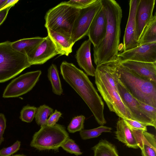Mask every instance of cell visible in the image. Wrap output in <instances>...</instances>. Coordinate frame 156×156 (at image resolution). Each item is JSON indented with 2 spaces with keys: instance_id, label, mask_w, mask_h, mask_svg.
<instances>
[{
  "instance_id": "cell-1",
  "label": "cell",
  "mask_w": 156,
  "mask_h": 156,
  "mask_svg": "<svg viewBox=\"0 0 156 156\" xmlns=\"http://www.w3.org/2000/svg\"><path fill=\"white\" fill-rule=\"evenodd\" d=\"M101 2L107 25L103 39L93 48L94 61L97 66L117 59L122 16L121 8L115 1L101 0Z\"/></svg>"
},
{
  "instance_id": "cell-26",
  "label": "cell",
  "mask_w": 156,
  "mask_h": 156,
  "mask_svg": "<svg viewBox=\"0 0 156 156\" xmlns=\"http://www.w3.org/2000/svg\"><path fill=\"white\" fill-rule=\"evenodd\" d=\"M111 127L103 125L93 129L83 130L80 132V135L83 140H87L97 137L103 132H111Z\"/></svg>"
},
{
  "instance_id": "cell-13",
  "label": "cell",
  "mask_w": 156,
  "mask_h": 156,
  "mask_svg": "<svg viewBox=\"0 0 156 156\" xmlns=\"http://www.w3.org/2000/svg\"><path fill=\"white\" fill-rule=\"evenodd\" d=\"M139 0L129 2V11L123 36V51H128L139 46L136 37L135 16Z\"/></svg>"
},
{
  "instance_id": "cell-2",
  "label": "cell",
  "mask_w": 156,
  "mask_h": 156,
  "mask_svg": "<svg viewBox=\"0 0 156 156\" xmlns=\"http://www.w3.org/2000/svg\"><path fill=\"white\" fill-rule=\"evenodd\" d=\"M60 69L64 80L83 99L98 124L106 123L104 102L87 75L73 63L65 61L61 63Z\"/></svg>"
},
{
  "instance_id": "cell-22",
  "label": "cell",
  "mask_w": 156,
  "mask_h": 156,
  "mask_svg": "<svg viewBox=\"0 0 156 156\" xmlns=\"http://www.w3.org/2000/svg\"><path fill=\"white\" fill-rule=\"evenodd\" d=\"M139 46L156 42V14H154L144 30L138 41Z\"/></svg>"
},
{
  "instance_id": "cell-27",
  "label": "cell",
  "mask_w": 156,
  "mask_h": 156,
  "mask_svg": "<svg viewBox=\"0 0 156 156\" xmlns=\"http://www.w3.org/2000/svg\"><path fill=\"white\" fill-rule=\"evenodd\" d=\"M85 119V117L83 115L73 118L67 127L68 131L73 133L83 130Z\"/></svg>"
},
{
  "instance_id": "cell-28",
  "label": "cell",
  "mask_w": 156,
  "mask_h": 156,
  "mask_svg": "<svg viewBox=\"0 0 156 156\" xmlns=\"http://www.w3.org/2000/svg\"><path fill=\"white\" fill-rule=\"evenodd\" d=\"M37 110V108L34 106H24L20 112V119L25 122H31L35 117Z\"/></svg>"
},
{
  "instance_id": "cell-18",
  "label": "cell",
  "mask_w": 156,
  "mask_h": 156,
  "mask_svg": "<svg viewBox=\"0 0 156 156\" xmlns=\"http://www.w3.org/2000/svg\"><path fill=\"white\" fill-rule=\"evenodd\" d=\"M91 42L88 39L84 41L76 52L75 57L80 67L87 75L94 76L96 69L92 62L90 53Z\"/></svg>"
},
{
  "instance_id": "cell-4",
  "label": "cell",
  "mask_w": 156,
  "mask_h": 156,
  "mask_svg": "<svg viewBox=\"0 0 156 156\" xmlns=\"http://www.w3.org/2000/svg\"><path fill=\"white\" fill-rule=\"evenodd\" d=\"M115 72L117 78L133 97L156 108V83L133 73L123 66L117 59Z\"/></svg>"
},
{
  "instance_id": "cell-7",
  "label": "cell",
  "mask_w": 156,
  "mask_h": 156,
  "mask_svg": "<svg viewBox=\"0 0 156 156\" xmlns=\"http://www.w3.org/2000/svg\"><path fill=\"white\" fill-rule=\"evenodd\" d=\"M69 138V134L64 126L57 124L53 126L46 125L41 126L34 134L30 145L40 151L56 150Z\"/></svg>"
},
{
  "instance_id": "cell-5",
  "label": "cell",
  "mask_w": 156,
  "mask_h": 156,
  "mask_svg": "<svg viewBox=\"0 0 156 156\" xmlns=\"http://www.w3.org/2000/svg\"><path fill=\"white\" fill-rule=\"evenodd\" d=\"M80 10L61 2L47 12L44 26L47 29L52 30L71 38Z\"/></svg>"
},
{
  "instance_id": "cell-35",
  "label": "cell",
  "mask_w": 156,
  "mask_h": 156,
  "mask_svg": "<svg viewBox=\"0 0 156 156\" xmlns=\"http://www.w3.org/2000/svg\"><path fill=\"white\" fill-rule=\"evenodd\" d=\"M6 127V119L4 115L0 113V145L4 140L3 135Z\"/></svg>"
},
{
  "instance_id": "cell-24",
  "label": "cell",
  "mask_w": 156,
  "mask_h": 156,
  "mask_svg": "<svg viewBox=\"0 0 156 156\" xmlns=\"http://www.w3.org/2000/svg\"><path fill=\"white\" fill-rule=\"evenodd\" d=\"M47 76L52 86V91L55 94L60 95L63 92L57 66L52 64L48 70Z\"/></svg>"
},
{
  "instance_id": "cell-39",
  "label": "cell",
  "mask_w": 156,
  "mask_h": 156,
  "mask_svg": "<svg viewBox=\"0 0 156 156\" xmlns=\"http://www.w3.org/2000/svg\"><path fill=\"white\" fill-rule=\"evenodd\" d=\"M26 156L24 155L23 154H16L12 156Z\"/></svg>"
},
{
  "instance_id": "cell-11",
  "label": "cell",
  "mask_w": 156,
  "mask_h": 156,
  "mask_svg": "<svg viewBox=\"0 0 156 156\" xmlns=\"http://www.w3.org/2000/svg\"><path fill=\"white\" fill-rule=\"evenodd\" d=\"M120 62L130 60L146 62H156V42L140 45L118 54Z\"/></svg>"
},
{
  "instance_id": "cell-8",
  "label": "cell",
  "mask_w": 156,
  "mask_h": 156,
  "mask_svg": "<svg viewBox=\"0 0 156 156\" xmlns=\"http://www.w3.org/2000/svg\"><path fill=\"white\" fill-rule=\"evenodd\" d=\"M40 70L28 72L12 80L7 86L2 97L5 98L21 96L31 90L38 81Z\"/></svg>"
},
{
  "instance_id": "cell-30",
  "label": "cell",
  "mask_w": 156,
  "mask_h": 156,
  "mask_svg": "<svg viewBox=\"0 0 156 156\" xmlns=\"http://www.w3.org/2000/svg\"><path fill=\"white\" fill-rule=\"evenodd\" d=\"M138 102L141 110L154 122L156 123V108L139 101Z\"/></svg>"
},
{
  "instance_id": "cell-32",
  "label": "cell",
  "mask_w": 156,
  "mask_h": 156,
  "mask_svg": "<svg viewBox=\"0 0 156 156\" xmlns=\"http://www.w3.org/2000/svg\"><path fill=\"white\" fill-rule=\"evenodd\" d=\"M97 0H71L64 2L67 4L79 9L86 8L93 4Z\"/></svg>"
},
{
  "instance_id": "cell-21",
  "label": "cell",
  "mask_w": 156,
  "mask_h": 156,
  "mask_svg": "<svg viewBox=\"0 0 156 156\" xmlns=\"http://www.w3.org/2000/svg\"><path fill=\"white\" fill-rule=\"evenodd\" d=\"M37 37L21 39L11 42L12 48L16 51L26 55L30 53L44 39Z\"/></svg>"
},
{
  "instance_id": "cell-37",
  "label": "cell",
  "mask_w": 156,
  "mask_h": 156,
  "mask_svg": "<svg viewBox=\"0 0 156 156\" xmlns=\"http://www.w3.org/2000/svg\"><path fill=\"white\" fill-rule=\"evenodd\" d=\"M19 0H6L0 8V11L9 7H12Z\"/></svg>"
},
{
  "instance_id": "cell-16",
  "label": "cell",
  "mask_w": 156,
  "mask_h": 156,
  "mask_svg": "<svg viewBox=\"0 0 156 156\" xmlns=\"http://www.w3.org/2000/svg\"><path fill=\"white\" fill-rule=\"evenodd\" d=\"M119 62L123 66L136 75L156 83V62L127 60Z\"/></svg>"
},
{
  "instance_id": "cell-15",
  "label": "cell",
  "mask_w": 156,
  "mask_h": 156,
  "mask_svg": "<svg viewBox=\"0 0 156 156\" xmlns=\"http://www.w3.org/2000/svg\"><path fill=\"white\" fill-rule=\"evenodd\" d=\"M106 25V16L101 7L94 18L87 34L94 47L97 46L103 39Z\"/></svg>"
},
{
  "instance_id": "cell-20",
  "label": "cell",
  "mask_w": 156,
  "mask_h": 156,
  "mask_svg": "<svg viewBox=\"0 0 156 156\" xmlns=\"http://www.w3.org/2000/svg\"><path fill=\"white\" fill-rule=\"evenodd\" d=\"M47 30L48 36L54 44L58 54L68 56L72 52L74 44L71 38L52 30L47 29Z\"/></svg>"
},
{
  "instance_id": "cell-19",
  "label": "cell",
  "mask_w": 156,
  "mask_h": 156,
  "mask_svg": "<svg viewBox=\"0 0 156 156\" xmlns=\"http://www.w3.org/2000/svg\"><path fill=\"white\" fill-rule=\"evenodd\" d=\"M115 133V138L127 147L135 149L139 148L132 131L125 123L122 118L119 117L117 121Z\"/></svg>"
},
{
  "instance_id": "cell-10",
  "label": "cell",
  "mask_w": 156,
  "mask_h": 156,
  "mask_svg": "<svg viewBox=\"0 0 156 156\" xmlns=\"http://www.w3.org/2000/svg\"><path fill=\"white\" fill-rule=\"evenodd\" d=\"M113 74L119 94L122 101L128 108L132 116V119L142 122L148 126L156 128V123L154 122L140 109L138 101L128 92L121 81L117 78L115 72Z\"/></svg>"
},
{
  "instance_id": "cell-25",
  "label": "cell",
  "mask_w": 156,
  "mask_h": 156,
  "mask_svg": "<svg viewBox=\"0 0 156 156\" xmlns=\"http://www.w3.org/2000/svg\"><path fill=\"white\" fill-rule=\"evenodd\" d=\"M54 112L53 109L45 105L37 108L35 118L36 123L41 126L46 125L49 116Z\"/></svg>"
},
{
  "instance_id": "cell-36",
  "label": "cell",
  "mask_w": 156,
  "mask_h": 156,
  "mask_svg": "<svg viewBox=\"0 0 156 156\" xmlns=\"http://www.w3.org/2000/svg\"><path fill=\"white\" fill-rule=\"evenodd\" d=\"M12 7H9L0 11V26L5 20L9 11Z\"/></svg>"
},
{
  "instance_id": "cell-14",
  "label": "cell",
  "mask_w": 156,
  "mask_h": 156,
  "mask_svg": "<svg viewBox=\"0 0 156 156\" xmlns=\"http://www.w3.org/2000/svg\"><path fill=\"white\" fill-rule=\"evenodd\" d=\"M155 3V0H139L135 16L138 41L153 16Z\"/></svg>"
},
{
  "instance_id": "cell-3",
  "label": "cell",
  "mask_w": 156,
  "mask_h": 156,
  "mask_svg": "<svg viewBox=\"0 0 156 156\" xmlns=\"http://www.w3.org/2000/svg\"><path fill=\"white\" fill-rule=\"evenodd\" d=\"M115 61L97 66L95 83L110 111L119 117L131 119L132 116L119 94L113 74Z\"/></svg>"
},
{
  "instance_id": "cell-33",
  "label": "cell",
  "mask_w": 156,
  "mask_h": 156,
  "mask_svg": "<svg viewBox=\"0 0 156 156\" xmlns=\"http://www.w3.org/2000/svg\"><path fill=\"white\" fill-rule=\"evenodd\" d=\"M20 145L21 142L17 140L12 145L2 149L0 150V156H10L19 150Z\"/></svg>"
},
{
  "instance_id": "cell-9",
  "label": "cell",
  "mask_w": 156,
  "mask_h": 156,
  "mask_svg": "<svg viewBox=\"0 0 156 156\" xmlns=\"http://www.w3.org/2000/svg\"><path fill=\"white\" fill-rule=\"evenodd\" d=\"M102 7L101 0L86 8L80 9L72 32L71 39L73 43L87 35L95 16Z\"/></svg>"
},
{
  "instance_id": "cell-6",
  "label": "cell",
  "mask_w": 156,
  "mask_h": 156,
  "mask_svg": "<svg viewBox=\"0 0 156 156\" xmlns=\"http://www.w3.org/2000/svg\"><path fill=\"white\" fill-rule=\"evenodd\" d=\"M31 66L27 56L15 50L11 42L0 43V83L14 77Z\"/></svg>"
},
{
  "instance_id": "cell-17",
  "label": "cell",
  "mask_w": 156,
  "mask_h": 156,
  "mask_svg": "<svg viewBox=\"0 0 156 156\" xmlns=\"http://www.w3.org/2000/svg\"><path fill=\"white\" fill-rule=\"evenodd\" d=\"M141 151L142 156H156L155 136L147 131L130 129Z\"/></svg>"
},
{
  "instance_id": "cell-31",
  "label": "cell",
  "mask_w": 156,
  "mask_h": 156,
  "mask_svg": "<svg viewBox=\"0 0 156 156\" xmlns=\"http://www.w3.org/2000/svg\"><path fill=\"white\" fill-rule=\"evenodd\" d=\"M123 119L126 125L131 129L147 131L148 126L144 123L131 119Z\"/></svg>"
},
{
  "instance_id": "cell-34",
  "label": "cell",
  "mask_w": 156,
  "mask_h": 156,
  "mask_svg": "<svg viewBox=\"0 0 156 156\" xmlns=\"http://www.w3.org/2000/svg\"><path fill=\"white\" fill-rule=\"evenodd\" d=\"M62 115V113L60 112L55 110L54 112L48 119L46 125L48 126H53L55 125L58 121Z\"/></svg>"
},
{
  "instance_id": "cell-23",
  "label": "cell",
  "mask_w": 156,
  "mask_h": 156,
  "mask_svg": "<svg viewBox=\"0 0 156 156\" xmlns=\"http://www.w3.org/2000/svg\"><path fill=\"white\" fill-rule=\"evenodd\" d=\"M94 156H119L115 146L105 140H101L91 148Z\"/></svg>"
},
{
  "instance_id": "cell-38",
  "label": "cell",
  "mask_w": 156,
  "mask_h": 156,
  "mask_svg": "<svg viewBox=\"0 0 156 156\" xmlns=\"http://www.w3.org/2000/svg\"><path fill=\"white\" fill-rule=\"evenodd\" d=\"M6 1V0H0V8Z\"/></svg>"
},
{
  "instance_id": "cell-12",
  "label": "cell",
  "mask_w": 156,
  "mask_h": 156,
  "mask_svg": "<svg viewBox=\"0 0 156 156\" xmlns=\"http://www.w3.org/2000/svg\"><path fill=\"white\" fill-rule=\"evenodd\" d=\"M58 54L54 44L48 35L27 56L32 65L43 64Z\"/></svg>"
},
{
  "instance_id": "cell-29",
  "label": "cell",
  "mask_w": 156,
  "mask_h": 156,
  "mask_svg": "<svg viewBox=\"0 0 156 156\" xmlns=\"http://www.w3.org/2000/svg\"><path fill=\"white\" fill-rule=\"evenodd\" d=\"M61 147L65 151L76 156L82 154L79 146L72 139H67L62 144Z\"/></svg>"
}]
</instances>
